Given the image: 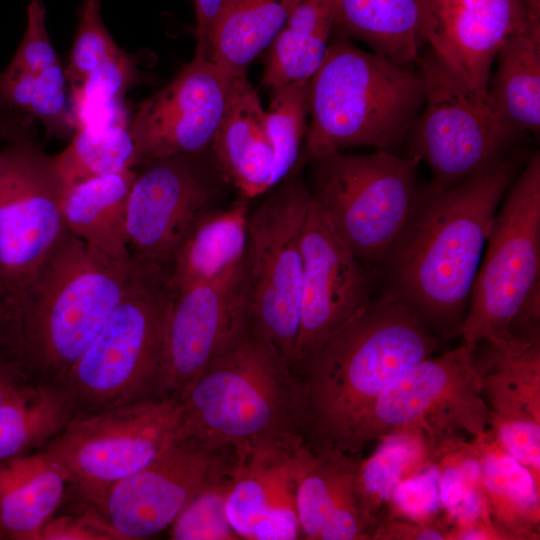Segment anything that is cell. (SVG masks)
I'll use <instances>...</instances> for the list:
<instances>
[{"instance_id":"obj_1","label":"cell","mask_w":540,"mask_h":540,"mask_svg":"<svg viewBox=\"0 0 540 540\" xmlns=\"http://www.w3.org/2000/svg\"><path fill=\"white\" fill-rule=\"evenodd\" d=\"M519 156L448 189H421L415 211L385 258L383 292L415 312L442 340L461 335L487 238Z\"/></svg>"},{"instance_id":"obj_17","label":"cell","mask_w":540,"mask_h":540,"mask_svg":"<svg viewBox=\"0 0 540 540\" xmlns=\"http://www.w3.org/2000/svg\"><path fill=\"white\" fill-rule=\"evenodd\" d=\"M234 76L208 58L194 57L142 101L129 124L133 168L155 158L208 150Z\"/></svg>"},{"instance_id":"obj_35","label":"cell","mask_w":540,"mask_h":540,"mask_svg":"<svg viewBox=\"0 0 540 540\" xmlns=\"http://www.w3.org/2000/svg\"><path fill=\"white\" fill-rule=\"evenodd\" d=\"M140 76L135 60L123 50L93 70L72 89L76 130L86 125L124 124L120 101Z\"/></svg>"},{"instance_id":"obj_15","label":"cell","mask_w":540,"mask_h":540,"mask_svg":"<svg viewBox=\"0 0 540 540\" xmlns=\"http://www.w3.org/2000/svg\"><path fill=\"white\" fill-rule=\"evenodd\" d=\"M228 443L187 433L139 471L112 484L100 512L121 540L166 529L201 492L228 480L238 462Z\"/></svg>"},{"instance_id":"obj_26","label":"cell","mask_w":540,"mask_h":540,"mask_svg":"<svg viewBox=\"0 0 540 540\" xmlns=\"http://www.w3.org/2000/svg\"><path fill=\"white\" fill-rule=\"evenodd\" d=\"M135 169L81 181L65 189L63 215L68 231L89 247L119 260L131 261L126 213Z\"/></svg>"},{"instance_id":"obj_44","label":"cell","mask_w":540,"mask_h":540,"mask_svg":"<svg viewBox=\"0 0 540 540\" xmlns=\"http://www.w3.org/2000/svg\"><path fill=\"white\" fill-rule=\"evenodd\" d=\"M22 333L20 309L0 282V359L20 360Z\"/></svg>"},{"instance_id":"obj_9","label":"cell","mask_w":540,"mask_h":540,"mask_svg":"<svg viewBox=\"0 0 540 540\" xmlns=\"http://www.w3.org/2000/svg\"><path fill=\"white\" fill-rule=\"evenodd\" d=\"M249 212L243 277L251 326L294 367L309 188L294 174ZM294 369V368H293Z\"/></svg>"},{"instance_id":"obj_8","label":"cell","mask_w":540,"mask_h":540,"mask_svg":"<svg viewBox=\"0 0 540 540\" xmlns=\"http://www.w3.org/2000/svg\"><path fill=\"white\" fill-rule=\"evenodd\" d=\"M474 346L430 356L391 383L358 423L347 452L398 433L420 435L428 451L464 432L489 428L490 416L473 359Z\"/></svg>"},{"instance_id":"obj_21","label":"cell","mask_w":540,"mask_h":540,"mask_svg":"<svg viewBox=\"0 0 540 540\" xmlns=\"http://www.w3.org/2000/svg\"><path fill=\"white\" fill-rule=\"evenodd\" d=\"M313 455L306 443L238 455L225 509L229 523L240 539L301 538L296 493Z\"/></svg>"},{"instance_id":"obj_4","label":"cell","mask_w":540,"mask_h":540,"mask_svg":"<svg viewBox=\"0 0 540 540\" xmlns=\"http://www.w3.org/2000/svg\"><path fill=\"white\" fill-rule=\"evenodd\" d=\"M139 264L119 261L67 232L19 303L22 365L31 382L53 383L84 352L126 294Z\"/></svg>"},{"instance_id":"obj_13","label":"cell","mask_w":540,"mask_h":540,"mask_svg":"<svg viewBox=\"0 0 540 540\" xmlns=\"http://www.w3.org/2000/svg\"><path fill=\"white\" fill-rule=\"evenodd\" d=\"M137 167L127 203L128 248L135 262L168 275L188 232L223 207L231 187L210 148L155 158Z\"/></svg>"},{"instance_id":"obj_33","label":"cell","mask_w":540,"mask_h":540,"mask_svg":"<svg viewBox=\"0 0 540 540\" xmlns=\"http://www.w3.org/2000/svg\"><path fill=\"white\" fill-rule=\"evenodd\" d=\"M53 157L67 188L90 178L133 168L134 143L125 124L86 125L77 129L68 146Z\"/></svg>"},{"instance_id":"obj_18","label":"cell","mask_w":540,"mask_h":540,"mask_svg":"<svg viewBox=\"0 0 540 540\" xmlns=\"http://www.w3.org/2000/svg\"><path fill=\"white\" fill-rule=\"evenodd\" d=\"M301 245L303 276L295 372L334 331L371 301L376 281L339 239L313 199Z\"/></svg>"},{"instance_id":"obj_29","label":"cell","mask_w":540,"mask_h":540,"mask_svg":"<svg viewBox=\"0 0 540 540\" xmlns=\"http://www.w3.org/2000/svg\"><path fill=\"white\" fill-rule=\"evenodd\" d=\"M489 81L492 109L521 135L540 131V19L511 34L496 56Z\"/></svg>"},{"instance_id":"obj_43","label":"cell","mask_w":540,"mask_h":540,"mask_svg":"<svg viewBox=\"0 0 540 540\" xmlns=\"http://www.w3.org/2000/svg\"><path fill=\"white\" fill-rule=\"evenodd\" d=\"M449 529L446 516L421 522L384 514L376 524L372 540H447Z\"/></svg>"},{"instance_id":"obj_39","label":"cell","mask_w":540,"mask_h":540,"mask_svg":"<svg viewBox=\"0 0 540 540\" xmlns=\"http://www.w3.org/2000/svg\"><path fill=\"white\" fill-rule=\"evenodd\" d=\"M71 505L59 509L31 537V540H121L99 509L72 488Z\"/></svg>"},{"instance_id":"obj_12","label":"cell","mask_w":540,"mask_h":540,"mask_svg":"<svg viewBox=\"0 0 540 540\" xmlns=\"http://www.w3.org/2000/svg\"><path fill=\"white\" fill-rule=\"evenodd\" d=\"M540 282V155L532 154L493 220L462 327L463 342L509 337L508 327Z\"/></svg>"},{"instance_id":"obj_11","label":"cell","mask_w":540,"mask_h":540,"mask_svg":"<svg viewBox=\"0 0 540 540\" xmlns=\"http://www.w3.org/2000/svg\"><path fill=\"white\" fill-rule=\"evenodd\" d=\"M422 108L410 130L408 157L429 167L432 189L454 187L507 158L523 135L464 86L429 49L419 56Z\"/></svg>"},{"instance_id":"obj_41","label":"cell","mask_w":540,"mask_h":540,"mask_svg":"<svg viewBox=\"0 0 540 540\" xmlns=\"http://www.w3.org/2000/svg\"><path fill=\"white\" fill-rule=\"evenodd\" d=\"M67 84L60 62L36 76L27 113L42 122L49 136L66 137L76 131L72 110L68 108Z\"/></svg>"},{"instance_id":"obj_30","label":"cell","mask_w":540,"mask_h":540,"mask_svg":"<svg viewBox=\"0 0 540 540\" xmlns=\"http://www.w3.org/2000/svg\"><path fill=\"white\" fill-rule=\"evenodd\" d=\"M298 0H221L208 38L207 57L232 75L271 45Z\"/></svg>"},{"instance_id":"obj_37","label":"cell","mask_w":540,"mask_h":540,"mask_svg":"<svg viewBox=\"0 0 540 540\" xmlns=\"http://www.w3.org/2000/svg\"><path fill=\"white\" fill-rule=\"evenodd\" d=\"M121 51L103 22L100 0H82L68 65L64 69L71 88Z\"/></svg>"},{"instance_id":"obj_46","label":"cell","mask_w":540,"mask_h":540,"mask_svg":"<svg viewBox=\"0 0 540 540\" xmlns=\"http://www.w3.org/2000/svg\"><path fill=\"white\" fill-rule=\"evenodd\" d=\"M196 27L195 58H208V38L213 21L217 15L221 0H193Z\"/></svg>"},{"instance_id":"obj_38","label":"cell","mask_w":540,"mask_h":540,"mask_svg":"<svg viewBox=\"0 0 540 540\" xmlns=\"http://www.w3.org/2000/svg\"><path fill=\"white\" fill-rule=\"evenodd\" d=\"M230 478L201 492L191 500L169 527L171 539H240L230 525L225 509Z\"/></svg>"},{"instance_id":"obj_22","label":"cell","mask_w":540,"mask_h":540,"mask_svg":"<svg viewBox=\"0 0 540 540\" xmlns=\"http://www.w3.org/2000/svg\"><path fill=\"white\" fill-rule=\"evenodd\" d=\"M313 452L296 493L301 538L372 540L375 522L360 485L361 459L339 448Z\"/></svg>"},{"instance_id":"obj_31","label":"cell","mask_w":540,"mask_h":540,"mask_svg":"<svg viewBox=\"0 0 540 540\" xmlns=\"http://www.w3.org/2000/svg\"><path fill=\"white\" fill-rule=\"evenodd\" d=\"M334 30V0H298L266 55L261 84L310 82Z\"/></svg>"},{"instance_id":"obj_24","label":"cell","mask_w":540,"mask_h":540,"mask_svg":"<svg viewBox=\"0 0 540 540\" xmlns=\"http://www.w3.org/2000/svg\"><path fill=\"white\" fill-rule=\"evenodd\" d=\"M72 488L62 468L43 450L0 460V539L31 540Z\"/></svg>"},{"instance_id":"obj_5","label":"cell","mask_w":540,"mask_h":540,"mask_svg":"<svg viewBox=\"0 0 540 540\" xmlns=\"http://www.w3.org/2000/svg\"><path fill=\"white\" fill-rule=\"evenodd\" d=\"M423 100L418 68L360 49L340 34L309 82L299 166L351 147L392 152L409 135Z\"/></svg>"},{"instance_id":"obj_10","label":"cell","mask_w":540,"mask_h":540,"mask_svg":"<svg viewBox=\"0 0 540 540\" xmlns=\"http://www.w3.org/2000/svg\"><path fill=\"white\" fill-rule=\"evenodd\" d=\"M184 434L180 401L155 396L73 417L42 450L100 511L112 484L151 463Z\"/></svg>"},{"instance_id":"obj_7","label":"cell","mask_w":540,"mask_h":540,"mask_svg":"<svg viewBox=\"0 0 540 540\" xmlns=\"http://www.w3.org/2000/svg\"><path fill=\"white\" fill-rule=\"evenodd\" d=\"M311 162L312 199L339 239L377 280L417 206L420 162L384 150L363 155L340 151Z\"/></svg>"},{"instance_id":"obj_25","label":"cell","mask_w":540,"mask_h":540,"mask_svg":"<svg viewBox=\"0 0 540 540\" xmlns=\"http://www.w3.org/2000/svg\"><path fill=\"white\" fill-rule=\"evenodd\" d=\"M249 200L239 196L201 218L181 242L167 283L172 291L207 283L244 262L248 240Z\"/></svg>"},{"instance_id":"obj_42","label":"cell","mask_w":540,"mask_h":540,"mask_svg":"<svg viewBox=\"0 0 540 540\" xmlns=\"http://www.w3.org/2000/svg\"><path fill=\"white\" fill-rule=\"evenodd\" d=\"M26 28L9 64L39 74L58 63L46 27V8L42 0L27 5Z\"/></svg>"},{"instance_id":"obj_45","label":"cell","mask_w":540,"mask_h":540,"mask_svg":"<svg viewBox=\"0 0 540 540\" xmlns=\"http://www.w3.org/2000/svg\"><path fill=\"white\" fill-rule=\"evenodd\" d=\"M509 335L518 341L540 338V282L535 284L512 318Z\"/></svg>"},{"instance_id":"obj_48","label":"cell","mask_w":540,"mask_h":540,"mask_svg":"<svg viewBox=\"0 0 540 540\" xmlns=\"http://www.w3.org/2000/svg\"><path fill=\"white\" fill-rule=\"evenodd\" d=\"M29 382L20 360L0 359V404Z\"/></svg>"},{"instance_id":"obj_36","label":"cell","mask_w":540,"mask_h":540,"mask_svg":"<svg viewBox=\"0 0 540 540\" xmlns=\"http://www.w3.org/2000/svg\"><path fill=\"white\" fill-rule=\"evenodd\" d=\"M309 82L298 81L271 88L266 111L275 151L274 182L277 186L299 166L307 131Z\"/></svg>"},{"instance_id":"obj_40","label":"cell","mask_w":540,"mask_h":540,"mask_svg":"<svg viewBox=\"0 0 540 540\" xmlns=\"http://www.w3.org/2000/svg\"><path fill=\"white\" fill-rule=\"evenodd\" d=\"M384 514L427 522L445 516L439 494V471L429 462L394 489ZM381 515V516H382Z\"/></svg>"},{"instance_id":"obj_3","label":"cell","mask_w":540,"mask_h":540,"mask_svg":"<svg viewBox=\"0 0 540 540\" xmlns=\"http://www.w3.org/2000/svg\"><path fill=\"white\" fill-rule=\"evenodd\" d=\"M180 403L185 434L231 444L238 455L306 443L301 380L250 322Z\"/></svg>"},{"instance_id":"obj_20","label":"cell","mask_w":540,"mask_h":540,"mask_svg":"<svg viewBox=\"0 0 540 540\" xmlns=\"http://www.w3.org/2000/svg\"><path fill=\"white\" fill-rule=\"evenodd\" d=\"M534 19L540 14L523 0H424L422 38L464 86L487 99L498 51Z\"/></svg>"},{"instance_id":"obj_32","label":"cell","mask_w":540,"mask_h":540,"mask_svg":"<svg viewBox=\"0 0 540 540\" xmlns=\"http://www.w3.org/2000/svg\"><path fill=\"white\" fill-rule=\"evenodd\" d=\"M73 417L54 384L30 381L0 404V460L42 450Z\"/></svg>"},{"instance_id":"obj_27","label":"cell","mask_w":540,"mask_h":540,"mask_svg":"<svg viewBox=\"0 0 540 540\" xmlns=\"http://www.w3.org/2000/svg\"><path fill=\"white\" fill-rule=\"evenodd\" d=\"M483 489L494 523L513 540L540 539V484L500 443L491 428L473 437Z\"/></svg>"},{"instance_id":"obj_23","label":"cell","mask_w":540,"mask_h":540,"mask_svg":"<svg viewBox=\"0 0 540 540\" xmlns=\"http://www.w3.org/2000/svg\"><path fill=\"white\" fill-rule=\"evenodd\" d=\"M210 151L239 196L251 199L275 187V151L266 111L247 74L231 81Z\"/></svg>"},{"instance_id":"obj_28","label":"cell","mask_w":540,"mask_h":540,"mask_svg":"<svg viewBox=\"0 0 540 540\" xmlns=\"http://www.w3.org/2000/svg\"><path fill=\"white\" fill-rule=\"evenodd\" d=\"M424 0H334V29L373 52L414 66L424 44Z\"/></svg>"},{"instance_id":"obj_6","label":"cell","mask_w":540,"mask_h":540,"mask_svg":"<svg viewBox=\"0 0 540 540\" xmlns=\"http://www.w3.org/2000/svg\"><path fill=\"white\" fill-rule=\"evenodd\" d=\"M171 296L167 275L139 264L100 332L52 383L74 417L159 396L161 341Z\"/></svg>"},{"instance_id":"obj_16","label":"cell","mask_w":540,"mask_h":540,"mask_svg":"<svg viewBox=\"0 0 540 540\" xmlns=\"http://www.w3.org/2000/svg\"><path fill=\"white\" fill-rule=\"evenodd\" d=\"M249 322L243 264L214 281L172 291L161 341L158 395L180 401Z\"/></svg>"},{"instance_id":"obj_34","label":"cell","mask_w":540,"mask_h":540,"mask_svg":"<svg viewBox=\"0 0 540 540\" xmlns=\"http://www.w3.org/2000/svg\"><path fill=\"white\" fill-rule=\"evenodd\" d=\"M380 441L377 451L370 458L361 460L359 469L362 493L375 527L396 486L432 462L428 448L418 434L398 433Z\"/></svg>"},{"instance_id":"obj_47","label":"cell","mask_w":540,"mask_h":540,"mask_svg":"<svg viewBox=\"0 0 540 540\" xmlns=\"http://www.w3.org/2000/svg\"><path fill=\"white\" fill-rule=\"evenodd\" d=\"M447 540H513L491 518L479 519L468 524L452 526Z\"/></svg>"},{"instance_id":"obj_19","label":"cell","mask_w":540,"mask_h":540,"mask_svg":"<svg viewBox=\"0 0 540 540\" xmlns=\"http://www.w3.org/2000/svg\"><path fill=\"white\" fill-rule=\"evenodd\" d=\"M473 359L489 428L540 484V338L478 342Z\"/></svg>"},{"instance_id":"obj_14","label":"cell","mask_w":540,"mask_h":540,"mask_svg":"<svg viewBox=\"0 0 540 540\" xmlns=\"http://www.w3.org/2000/svg\"><path fill=\"white\" fill-rule=\"evenodd\" d=\"M65 189L54 157L35 142L20 138L0 150V282L18 305L68 232Z\"/></svg>"},{"instance_id":"obj_2","label":"cell","mask_w":540,"mask_h":540,"mask_svg":"<svg viewBox=\"0 0 540 540\" xmlns=\"http://www.w3.org/2000/svg\"><path fill=\"white\" fill-rule=\"evenodd\" d=\"M443 342L410 308L383 292L334 331L297 369L302 432L313 450L347 452L379 395Z\"/></svg>"}]
</instances>
